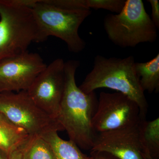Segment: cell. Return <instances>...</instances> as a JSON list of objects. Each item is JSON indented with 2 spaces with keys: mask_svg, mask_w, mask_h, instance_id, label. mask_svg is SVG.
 Instances as JSON below:
<instances>
[{
  "mask_svg": "<svg viewBox=\"0 0 159 159\" xmlns=\"http://www.w3.org/2000/svg\"><path fill=\"white\" fill-rule=\"evenodd\" d=\"M142 151H146L155 159L159 158V118L152 121L142 119L139 123Z\"/></svg>",
  "mask_w": 159,
  "mask_h": 159,
  "instance_id": "5bb4252c",
  "label": "cell"
},
{
  "mask_svg": "<svg viewBox=\"0 0 159 159\" xmlns=\"http://www.w3.org/2000/svg\"><path fill=\"white\" fill-rule=\"evenodd\" d=\"M22 147L10 153L9 155V159H23Z\"/></svg>",
  "mask_w": 159,
  "mask_h": 159,
  "instance_id": "d6986e66",
  "label": "cell"
},
{
  "mask_svg": "<svg viewBox=\"0 0 159 159\" xmlns=\"http://www.w3.org/2000/svg\"><path fill=\"white\" fill-rule=\"evenodd\" d=\"M126 0H83L85 9H102L116 14L122 11Z\"/></svg>",
  "mask_w": 159,
  "mask_h": 159,
  "instance_id": "2e32d148",
  "label": "cell"
},
{
  "mask_svg": "<svg viewBox=\"0 0 159 159\" xmlns=\"http://www.w3.org/2000/svg\"><path fill=\"white\" fill-rule=\"evenodd\" d=\"M65 62L62 58L54 60L36 77L27 91L40 108L57 120L65 84Z\"/></svg>",
  "mask_w": 159,
  "mask_h": 159,
  "instance_id": "ba28073f",
  "label": "cell"
},
{
  "mask_svg": "<svg viewBox=\"0 0 159 159\" xmlns=\"http://www.w3.org/2000/svg\"><path fill=\"white\" fill-rule=\"evenodd\" d=\"M141 155L143 159H155L152 157L148 152L146 151H142L141 152Z\"/></svg>",
  "mask_w": 159,
  "mask_h": 159,
  "instance_id": "ffe728a7",
  "label": "cell"
},
{
  "mask_svg": "<svg viewBox=\"0 0 159 159\" xmlns=\"http://www.w3.org/2000/svg\"><path fill=\"white\" fill-rule=\"evenodd\" d=\"M134 58L106 57L97 55L92 70L79 88L85 93L108 88L126 95L136 102L142 119H146L148 103L135 67Z\"/></svg>",
  "mask_w": 159,
  "mask_h": 159,
  "instance_id": "7a4b0ae2",
  "label": "cell"
},
{
  "mask_svg": "<svg viewBox=\"0 0 159 159\" xmlns=\"http://www.w3.org/2000/svg\"><path fill=\"white\" fill-rule=\"evenodd\" d=\"M152 8V17L155 25L157 29H159V2L158 0H148Z\"/></svg>",
  "mask_w": 159,
  "mask_h": 159,
  "instance_id": "e0dca14e",
  "label": "cell"
},
{
  "mask_svg": "<svg viewBox=\"0 0 159 159\" xmlns=\"http://www.w3.org/2000/svg\"><path fill=\"white\" fill-rule=\"evenodd\" d=\"M139 123L97 134L91 152H107L119 159H143Z\"/></svg>",
  "mask_w": 159,
  "mask_h": 159,
  "instance_id": "30bf717a",
  "label": "cell"
},
{
  "mask_svg": "<svg viewBox=\"0 0 159 159\" xmlns=\"http://www.w3.org/2000/svg\"><path fill=\"white\" fill-rule=\"evenodd\" d=\"M79 66V61L74 60L65 62V84L57 120L70 140L79 148L91 150L97 134L92 119L98 99L95 92L85 93L77 86L75 74Z\"/></svg>",
  "mask_w": 159,
  "mask_h": 159,
  "instance_id": "6da1fadb",
  "label": "cell"
},
{
  "mask_svg": "<svg viewBox=\"0 0 159 159\" xmlns=\"http://www.w3.org/2000/svg\"><path fill=\"white\" fill-rule=\"evenodd\" d=\"M21 149L23 159H54L51 146L39 136H30Z\"/></svg>",
  "mask_w": 159,
  "mask_h": 159,
  "instance_id": "9a60e30c",
  "label": "cell"
},
{
  "mask_svg": "<svg viewBox=\"0 0 159 159\" xmlns=\"http://www.w3.org/2000/svg\"><path fill=\"white\" fill-rule=\"evenodd\" d=\"M0 114H1V112H0Z\"/></svg>",
  "mask_w": 159,
  "mask_h": 159,
  "instance_id": "7402d4cb",
  "label": "cell"
},
{
  "mask_svg": "<svg viewBox=\"0 0 159 159\" xmlns=\"http://www.w3.org/2000/svg\"><path fill=\"white\" fill-rule=\"evenodd\" d=\"M0 159H9V155L0 149Z\"/></svg>",
  "mask_w": 159,
  "mask_h": 159,
  "instance_id": "44dd1931",
  "label": "cell"
},
{
  "mask_svg": "<svg viewBox=\"0 0 159 159\" xmlns=\"http://www.w3.org/2000/svg\"><path fill=\"white\" fill-rule=\"evenodd\" d=\"M29 134L0 114V149L9 155L20 148L29 140Z\"/></svg>",
  "mask_w": 159,
  "mask_h": 159,
  "instance_id": "8fae6325",
  "label": "cell"
},
{
  "mask_svg": "<svg viewBox=\"0 0 159 159\" xmlns=\"http://www.w3.org/2000/svg\"><path fill=\"white\" fill-rule=\"evenodd\" d=\"M32 0H0V62L41 42L31 8Z\"/></svg>",
  "mask_w": 159,
  "mask_h": 159,
  "instance_id": "3957f363",
  "label": "cell"
},
{
  "mask_svg": "<svg viewBox=\"0 0 159 159\" xmlns=\"http://www.w3.org/2000/svg\"><path fill=\"white\" fill-rule=\"evenodd\" d=\"M142 119L139 105L126 95L101 92L92 125L97 134L136 125Z\"/></svg>",
  "mask_w": 159,
  "mask_h": 159,
  "instance_id": "52a82bcc",
  "label": "cell"
},
{
  "mask_svg": "<svg viewBox=\"0 0 159 159\" xmlns=\"http://www.w3.org/2000/svg\"><path fill=\"white\" fill-rule=\"evenodd\" d=\"M39 54L27 51L0 62V93L27 91L47 67Z\"/></svg>",
  "mask_w": 159,
  "mask_h": 159,
  "instance_id": "9c48e42d",
  "label": "cell"
},
{
  "mask_svg": "<svg viewBox=\"0 0 159 159\" xmlns=\"http://www.w3.org/2000/svg\"><path fill=\"white\" fill-rule=\"evenodd\" d=\"M31 8L41 42L53 36L63 41L72 53H80L85 48L86 44L80 36L78 30L92 13L91 9L62 8L48 4L45 0H34Z\"/></svg>",
  "mask_w": 159,
  "mask_h": 159,
  "instance_id": "277c9868",
  "label": "cell"
},
{
  "mask_svg": "<svg viewBox=\"0 0 159 159\" xmlns=\"http://www.w3.org/2000/svg\"><path fill=\"white\" fill-rule=\"evenodd\" d=\"M57 131H52L41 136L51 146L54 159H92L83 153L78 146L71 140L60 138Z\"/></svg>",
  "mask_w": 159,
  "mask_h": 159,
  "instance_id": "7c38bea8",
  "label": "cell"
},
{
  "mask_svg": "<svg viewBox=\"0 0 159 159\" xmlns=\"http://www.w3.org/2000/svg\"><path fill=\"white\" fill-rule=\"evenodd\" d=\"M103 24L109 39L121 48L154 43L157 38V29L142 0H126L122 11L106 15Z\"/></svg>",
  "mask_w": 159,
  "mask_h": 159,
  "instance_id": "5b68a950",
  "label": "cell"
},
{
  "mask_svg": "<svg viewBox=\"0 0 159 159\" xmlns=\"http://www.w3.org/2000/svg\"><path fill=\"white\" fill-rule=\"evenodd\" d=\"M92 159H119L112 155L103 152H91Z\"/></svg>",
  "mask_w": 159,
  "mask_h": 159,
  "instance_id": "ac0fdd59",
  "label": "cell"
},
{
  "mask_svg": "<svg viewBox=\"0 0 159 159\" xmlns=\"http://www.w3.org/2000/svg\"><path fill=\"white\" fill-rule=\"evenodd\" d=\"M0 112L30 136L41 137L52 131L64 130L57 120L34 103L26 91L0 93Z\"/></svg>",
  "mask_w": 159,
  "mask_h": 159,
  "instance_id": "8992f818",
  "label": "cell"
},
{
  "mask_svg": "<svg viewBox=\"0 0 159 159\" xmlns=\"http://www.w3.org/2000/svg\"><path fill=\"white\" fill-rule=\"evenodd\" d=\"M135 67L143 91L149 93H158L159 54L147 62H135Z\"/></svg>",
  "mask_w": 159,
  "mask_h": 159,
  "instance_id": "4fadbf2b",
  "label": "cell"
}]
</instances>
